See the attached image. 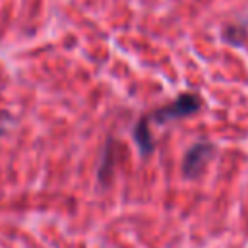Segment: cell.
<instances>
[{
	"instance_id": "obj_1",
	"label": "cell",
	"mask_w": 248,
	"mask_h": 248,
	"mask_svg": "<svg viewBox=\"0 0 248 248\" xmlns=\"http://www.w3.org/2000/svg\"><path fill=\"white\" fill-rule=\"evenodd\" d=\"M200 107H202V101H200L198 95L182 93L172 103H169L165 107H159L157 110L149 112L145 118L155 122V124H165V122H170V120H176V118H182V116H190V114L198 112Z\"/></svg>"
},
{
	"instance_id": "obj_2",
	"label": "cell",
	"mask_w": 248,
	"mask_h": 248,
	"mask_svg": "<svg viewBox=\"0 0 248 248\" xmlns=\"http://www.w3.org/2000/svg\"><path fill=\"white\" fill-rule=\"evenodd\" d=\"M215 155V145L211 141H196L186 153H184V159H182V174L186 178H196L202 174L205 163Z\"/></svg>"
},
{
	"instance_id": "obj_3",
	"label": "cell",
	"mask_w": 248,
	"mask_h": 248,
	"mask_svg": "<svg viewBox=\"0 0 248 248\" xmlns=\"http://www.w3.org/2000/svg\"><path fill=\"white\" fill-rule=\"evenodd\" d=\"M132 136H134V141H136V145H138V149H140V153L143 157H147L155 149V140H153V136H151V132L147 128V118L145 116H141L134 124Z\"/></svg>"
},
{
	"instance_id": "obj_4",
	"label": "cell",
	"mask_w": 248,
	"mask_h": 248,
	"mask_svg": "<svg viewBox=\"0 0 248 248\" xmlns=\"http://www.w3.org/2000/svg\"><path fill=\"white\" fill-rule=\"evenodd\" d=\"M112 140H108V143H107V147H105V155H103V165H101V169H99V180L101 182H105L107 180V169H108V172H110V167H112V159H110V153H112Z\"/></svg>"
}]
</instances>
